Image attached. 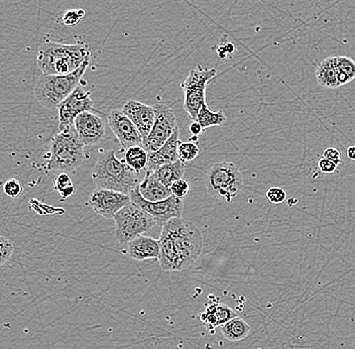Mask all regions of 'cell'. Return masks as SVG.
I'll return each mask as SVG.
<instances>
[{
    "mask_svg": "<svg viewBox=\"0 0 355 349\" xmlns=\"http://www.w3.org/2000/svg\"><path fill=\"white\" fill-rule=\"evenodd\" d=\"M122 112L132 120L133 124L141 133L143 139H146L154 126L155 119L154 106H150L135 100H128L122 108Z\"/></svg>",
    "mask_w": 355,
    "mask_h": 349,
    "instance_id": "15",
    "label": "cell"
},
{
    "mask_svg": "<svg viewBox=\"0 0 355 349\" xmlns=\"http://www.w3.org/2000/svg\"><path fill=\"white\" fill-rule=\"evenodd\" d=\"M137 190L146 201L150 202L162 201L173 195L168 187L159 183L148 173H146L143 181L137 186Z\"/></svg>",
    "mask_w": 355,
    "mask_h": 349,
    "instance_id": "19",
    "label": "cell"
},
{
    "mask_svg": "<svg viewBox=\"0 0 355 349\" xmlns=\"http://www.w3.org/2000/svg\"><path fill=\"white\" fill-rule=\"evenodd\" d=\"M186 166L185 163L182 161L175 162V163L164 164L159 167L153 172H146L152 176L154 179L159 181V183L170 188L174 182L177 180L183 179L185 175Z\"/></svg>",
    "mask_w": 355,
    "mask_h": 349,
    "instance_id": "20",
    "label": "cell"
},
{
    "mask_svg": "<svg viewBox=\"0 0 355 349\" xmlns=\"http://www.w3.org/2000/svg\"><path fill=\"white\" fill-rule=\"evenodd\" d=\"M132 202L137 204L139 207L148 212L157 222V225L163 228L166 222L173 219H181L184 211V202L182 198L172 195L168 199L162 201L150 202L141 194L139 190L135 189L130 194Z\"/></svg>",
    "mask_w": 355,
    "mask_h": 349,
    "instance_id": "10",
    "label": "cell"
},
{
    "mask_svg": "<svg viewBox=\"0 0 355 349\" xmlns=\"http://www.w3.org/2000/svg\"><path fill=\"white\" fill-rule=\"evenodd\" d=\"M114 222L115 237L121 246L144 235L157 225L155 220L133 202L117 212Z\"/></svg>",
    "mask_w": 355,
    "mask_h": 349,
    "instance_id": "7",
    "label": "cell"
},
{
    "mask_svg": "<svg viewBox=\"0 0 355 349\" xmlns=\"http://www.w3.org/2000/svg\"><path fill=\"white\" fill-rule=\"evenodd\" d=\"M137 173L125 161H121L114 151H108L100 155L91 176L97 188L110 189L130 195L141 183Z\"/></svg>",
    "mask_w": 355,
    "mask_h": 349,
    "instance_id": "3",
    "label": "cell"
},
{
    "mask_svg": "<svg viewBox=\"0 0 355 349\" xmlns=\"http://www.w3.org/2000/svg\"><path fill=\"white\" fill-rule=\"evenodd\" d=\"M90 61L86 62L74 73L67 75H44L37 79L35 86V95L37 102L48 110L59 108L64 100L68 99L79 86L85 74Z\"/></svg>",
    "mask_w": 355,
    "mask_h": 349,
    "instance_id": "4",
    "label": "cell"
},
{
    "mask_svg": "<svg viewBox=\"0 0 355 349\" xmlns=\"http://www.w3.org/2000/svg\"><path fill=\"white\" fill-rule=\"evenodd\" d=\"M84 148L85 146L78 137L75 128L60 131L51 144L49 168L53 171L73 172L81 167L86 160Z\"/></svg>",
    "mask_w": 355,
    "mask_h": 349,
    "instance_id": "5",
    "label": "cell"
},
{
    "mask_svg": "<svg viewBox=\"0 0 355 349\" xmlns=\"http://www.w3.org/2000/svg\"><path fill=\"white\" fill-rule=\"evenodd\" d=\"M316 78L317 81L323 88L336 89L340 87L334 57L327 58L319 64L316 69Z\"/></svg>",
    "mask_w": 355,
    "mask_h": 349,
    "instance_id": "21",
    "label": "cell"
},
{
    "mask_svg": "<svg viewBox=\"0 0 355 349\" xmlns=\"http://www.w3.org/2000/svg\"><path fill=\"white\" fill-rule=\"evenodd\" d=\"M216 76L215 69H192L185 81L181 84L184 91V110L193 121H196L199 111L206 103V88Z\"/></svg>",
    "mask_w": 355,
    "mask_h": 349,
    "instance_id": "8",
    "label": "cell"
},
{
    "mask_svg": "<svg viewBox=\"0 0 355 349\" xmlns=\"http://www.w3.org/2000/svg\"><path fill=\"white\" fill-rule=\"evenodd\" d=\"M318 167L321 172L324 173V174H333L337 169L336 164L333 163V162L329 161V160L325 159V158H322L320 161H319Z\"/></svg>",
    "mask_w": 355,
    "mask_h": 349,
    "instance_id": "33",
    "label": "cell"
},
{
    "mask_svg": "<svg viewBox=\"0 0 355 349\" xmlns=\"http://www.w3.org/2000/svg\"><path fill=\"white\" fill-rule=\"evenodd\" d=\"M74 128L84 146H95L105 135V124L98 115L91 111L81 113L75 119Z\"/></svg>",
    "mask_w": 355,
    "mask_h": 349,
    "instance_id": "14",
    "label": "cell"
},
{
    "mask_svg": "<svg viewBox=\"0 0 355 349\" xmlns=\"http://www.w3.org/2000/svg\"><path fill=\"white\" fill-rule=\"evenodd\" d=\"M57 110L59 111L60 131L72 130L74 128L75 119L81 113L93 110L91 93L79 85L68 99L60 104Z\"/></svg>",
    "mask_w": 355,
    "mask_h": 349,
    "instance_id": "11",
    "label": "cell"
},
{
    "mask_svg": "<svg viewBox=\"0 0 355 349\" xmlns=\"http://www.w3.org/2000/svg\"><path fill=\"white\" fill-rule=\"evenodd\" d=\"M86 44H64L46 42L37 52V67L44 75H67L74 73L90 61Z\"/></svg>",
    "mask_w": 355,
    "mask_h": 349,
    "instance_id": "2",
    "label": "cell"
},
{
    "mask_svg": "<svg viewBox=\"0 0 355 349\" xmlns=\"http://www.w3.org/2000/svg\"><path fill=\"white\" fill-rule=\"evenodd\" d=\"M85 15V11L83 10H71L66 11L62 17V24L66 26H76L81 22Z\"/></svg>",
    "mask_w": 355,
    "mask_h": 349,
    "instance_id": "29",
    "label": "cell"
},
{
    "mask_svg": "<svg viewBox=\"0 0 355 349\" xmlns=\"http://www.w3.org/2000/svg\"><path fill=\"white\" fill-rule=\"evenodd\" d=\"M226 115L223 111H217L214 112L208 108L207 104L201 108L199 111L198 117H197L196 121L201 124L203 130L206 128H212V126H220L226 122Z\"/></svg>",
    "mask_w": 355,
    "mask_h": 349,
    "instance_id": "25",
    "label": "cell"
},
{
    "mask_svg": "<svg viewBox=\"0 0 355 349\" xmlns=\"http://www.w3.org/2000/svg\"><path fill=\"white\" fill-rule=\"evenodd\" d=\"M180 161L183 163L194 161L200 153L198 146L195 142H181L178 148Z\"/></svg>",
    "mask_w": 355,
    "mask_h": 349,
    "instance_id": "27",
    "label": "cell"
},
{
    "mask_svg": "<svg viewBox=\"0 0 355 349\" xmlns=\"http://www.w3.org/2000/svg\"><path fill=\"white\" fill-rule=\"evenodd\" d=\"M266 198L268 201L274 204L283 203L287 200V193L284 189L279 188V187H272L266 191Z\"/></svg>",
    "mask_w": 355,
    "mask_h": 349,
    "instance_id": "30",
    "label": "cell"
},
{
    "mask_svg": "<svg viewBox=\"0 0 355 349\" xmlns=\"http://www.w3.org/2000/svg\"><path fill=\"white\" fill-rule=\"evenodd\" d=\"M323 158L329 160V161L336 164L337 166L343 163V161H341L340 152H339L337 148H327V150L324 151Z\"/></svg>",
    "mask_w": 355,
    "mask_h": 349,
    "instance_id": "34",
    "label": "cell"
},
{
    "mask_svg": "<svg viewBox=\"0 0 355 349\" xmlns=\"http://www.w3.org/2000/svg\"><path fill=\"white\" fill-rule=\"evenodd\" d=\"M179 128H177L172 137L166 142L163 146H161L155 152L148 153L146 172H153L155 169L164 166V164H172L179 161L178 148H179L180 144H181L179 139Z\"/></svg>",
    "mask_w": 355,
    "mask_h": 349,
    "instance_id": "16",
    "label": "cell"
},
{
    "mask_svg": "<svg viewBox=\"0 0 355 349\" xmlns=\"http://www.w3.org/2000/svg\"><path fill=\"white\" fill-rule=\"evenodd\" d=\"M237 317L236 313L230 306L222 303L210 304L200 315V319L209 329L219 327Z\"/></svg>",
    "mask_w": 355,
    "mask_h": 349,
    "instance_id": "18",
    "label": "cell"
},
{
    "mask_svg": "<svg viewBox=\"0 0 355 349\" xmlns=\"http://www.w3.org/2000/svg\"><path fill=\"white\" fill-rule=\"evenodd\" d=\"M124 161L132 170L139 173V171L146 170V166H148V153L144 150L143 146H132L126 150Z\"/></svg>",
    "mask_w": 355,
    "mask_h": 349,
    "instance_id": "23",
    "label": "cell"
},
{
    "mask_svg": "<svg viewBox=\"0 0 355 349\" xmlns=\"http://www.w3.org/2000/svg\"><path fill=\"white\" fill-rule=\"evenodd\" d=\"M221 333L224 339L232 342L241 341L250 334L252 327L250 324L241 317H235L227 323L220 326Z\"/></svg>",
    "mask_w": 355,
    "mask_h": 349,
    "instance_id": "22",
    "label": "cell"
},
{
    "mask_svg": "<svg viewBox=\"0 0 355 349\" xmlns=\"http://www.w3.org/2000/svg\"><path fill=\"white\" fill-rule=\"evenodd\" d=\"M347 158L352 161H355V146H350V148H347Z\"/></svg>",
    "mask_w": 355,
    "mask_h": 349,
    "instance_id": "36",
    "label": "cell"
},
{
    "mask_svg": "<svg viewBox=\"0 0 355 349\" xmlns=\"http://www.w3.org/2000/svg\"><path fill=\"white\" fill-rule=\"evenodd\" d=\"M189 130H190V133H192L194 137H198V135H201L204 131L203 128H202L201 124H200L198 121H193L192 124H190Z\"/></svg>",
    "mask_w": 355,
    "mask_h": 349,
    "instance_id": "35",
    "label": "cell"
},
{
    "mask_svg": "<svg viewBox=\"0 0 355 349\" xmlns=\"http://www.w3.org/2000/svg\"><path fill=\"white\" fill-rule=\"evenodd\" d=\"M54 188L55 192L61 196L62 200L69 199L75 194L76 191L73 180L66 172L61 173L55 177Z\"/></svg>",
    "mask_w": 355,
    "mask_h": 349,
    "instance_id": "26",
    "label": "cell"
},
{
    "mask_svg": "<svg viewBox=\"0 0 355 349\" xmlns=\"http://www.w3.org/2000/svg\"><path fill=\"white\" fill-rule=\"evenodd\" d=\"M4 193L10 198H17L22 193V186L19 180L10 179L3 186Z\"/></svg>",
    "mask_w": 355,
    "mask_h": 349,
    "instance_id": "32",
    "label": "cell"
},
{
    "mask_svg": "<svg viewBox=\"0 0 355 349\" xmlns=\"http://www.w3.org/2000/svg\"><path fill=\"white\" fill-rule=\"evenodd\" d=\"M154 108V126L143 142V148L148 153L155 152L163 146L178 128L176 114L172 108L163 103H155Z\"/></svg>",
    "mask_w": 355,
    "mask_h": 349,
    "instance_id": "9",
    "label": "cell"
},
{
    "mask_svg": "<svg viewBox=\"0 0 355 349\" xmlns=\"http://www.w3.org/2000/svg\"><path fill=\"white\" fill-rule=\"evenodd\" d=\"M108 126L123 150H128L132 146H143L144 139L141 133L122 110L111 111L108 115Z\"/></svg>",
    "mask_w": 355,
    "mask_h": 349,
    "instance_id": "13",
    "label": "cell"
},
{
    "mask_svg": "<svg viewBox=\"0 0 355 349\" xmlns=\"http://www.w3.org/2000/svg\"><path fill=\"white\" fill-rule=\"evenodd\" d=\"M171 192L174 196L178 198H183L187 196L189 191H190V185L189 182L184 179L177 180L170 187Z\"/></svg>",
    "mask_w": 355,
    "mask_h": 349,
    "instance_id": "31",
    "label": "cell"
},
{
    "mask_svg": "<svg viewBox=\"0 0 355 349\" xmlns=\"http://www.w3.org/2000/svg\"><path fill=\"white\" fill-rule=\"evenodd\" d=\"M336 66L337 76L340 85L349 83L355 78V62L345 56L334 57Z\"/></svg>",
    "mask_w": 355,
    "mask_h": 349,
    "instance_id": "24",
    "label": "cell"
},
{
    "mask_svg": "<svg viewBox=\"0 0 355 349\" xmlns=\"http://www.w3.org/2000/svg\"><path fill=\"white\" fill-rule=\"evenodd\" d=\"M91 207L105 219H114L115 215L122 208L132 202L130 195L110 189L96 188L91 194Z\"/></svg>",
    "mask_w": 355,
    "mask_h": 349,
    "instance_id": "12",
    "label": "cell"
},
{
    "mask_svg": "<svg viewBox=\"0 0 355 349\" xmlns=\"http://www.w3.org/2000/svg\"><path fill=\"white\" fill-rule=\"evenodd\" d=\"M159 266L168 272H181L194 264L203 251V235L192 221L173 219L162 228Z\"/></svg>",
    "mask_w": 355,
    "mask_h": 349,
    "instance_id": "1",
    "label": "cell"
},
{
    "mask_svg": "<svg viewBox=\"0 0 355 349\" xmlns=\"http://www.w3.org/2000/svg\"><path fill=\"white\" fill-rule=\"evenodd\" d=\"M15 246L10 239L0 237V264L3 266L12 257Z\"/></svg>",
    "mask_w": 355,
    "mask_h": 349,
    "instance_id": "28",
    "label": "cell"
},
{
    "mask_svg": "<svg viewBox=\"0 0 355 349\" xmlns=\"http://www.w3.org/2000/svg\"><path fill=\"white\" fill-rule=\"evenodd\" d=\"M128 255L135 261H146V259H159L161 255V244L159 240L153 237L141 235L128 244Z\"/></svg>",
    "mask_w": 355,
    "mask_h": 349,
    "instance_id": "17",
    "label": "cell"
},
{
    "mask_svg": "<svg viewBox=\"0 0 355 349\" xmlns=\"http://www.w3.org/2000/svg\"><path fill=\"white\" fill-rule=\"evenodd\" d=\"M243 176L234 164L220 162L213 164L206 173L205 187L208 195L222 201L232 202L243 190Z\"/></svg>",
    "mask_w": 355,
    "mask_h": 349,
    "instance_id": "6",
    "label": "cell"
}]
</instances>
